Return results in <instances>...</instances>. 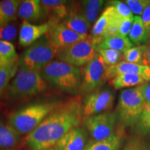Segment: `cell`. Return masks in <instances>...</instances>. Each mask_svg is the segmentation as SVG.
<instances>
[{"label":"cell","mask_w":150,"mask_h":150,"mask_svg":"<svg viewBox=\"0 0 150 150\" xmlns=\"http://www.w3.org/2000/svg\"><path fill=\"white\" fill-rule=\"evenodd\" d=\"M40 4L45 12V16L50 18L49 21L60 23L70 11L68 1L64 0H41Z\"/></svg>","instance_id":"obj_16"},{"label":"cell","mask_w":150,"mask_h":150,"mask_svg":"<svg viewBox=\"0 0 150 150\" xmlns=\"http://www.w3.org/2000/svg\"><path fill=\"white\" fill-rule=\"evenodd\" d=\"M115 95L108 87H100L86 94L83 100V119L110 111L113 106Z\"/></svg>","instance_id":"obj_9"},{"label":"cell","mask_w":150,"mask_h":150,"mask_svg":"<svg viewBox=\"0 0 150 150\" xmlns=\"http://www.w3.org/2000/svg\"><path fill=\"white\" fill-rule=\"evenodd\" d=\"M110 5L114 7L116 12L123 19L130 18L134 17L129 7L124 1H110Z\"/></svg>","instance_id":"obj_34"},{"label":"cell","mask_w":150,"mask_h":150,"mask_svg":"<svg viewBox=\"0 0 150 150\" xmlns=\"http://www.w3.org/2000/svg\"><path fill=\"white\" fill-rule=\"evenodd\" d=\"M145 108L141 86L123 90L118 99L117 115L123 127H134Z\"/></svg>","instance_id":"obj_5"},{"label":"cell","mask_w":150,"mask_h":150,"mask_svg":"<svg viewBox=\"0 0 150 150\" xmlns=\"http://www.w3.org/2000/svg\"><path fill=\"white\" fill-rule=\"evenodd\" d=\"M141 18L144 25H145V28L147 29L148 32H149L150 38V3L146 7L144 12L142 13Z\"/></svg>","instance_id":"obj_37"},{"label":"cell","mask_w":150,"mask_h":150,"mask_svg":"<svg viewBox=\"0 0 150 150\" xmlns=\"http://www.w3.org/2000/svg\"><path fill=\"white\" fill-rule=\"evenodd\" d=\"M117 120V112L108 111L86 118L83 125L93 140L99 141L114 134Z\"/></svg>","instance_id":"obj_11"},{"label":"cell","mask_w":150,"mask_h":150,"mask_svg":"<svg viewBox=\"0 0 150 150\" xmlns=\"http://www.w3.org/2000/svg\"><path fill=\"white\" fill-rule=\"evenodd\" d=\"M83 104L79 97L57 105L33 131L26 142L32 150L50 149L67 132L79 127L83 118Z\"/></svg>","instance_id":"obj_1"},{"label":"cell","mask_w":150,"mask_h":150,"mask_svg":"<svg viewBox=\"0 0 150 150\" xmlns=\"http://www.w3.org/2000/svg\"><path fill=\"white\" fill-rule=\"evenodd\" d=\"M20 135L10 125L0 120V150L16 146L20 140Z\"/></svg>","instance_id":"obj_23"},{"label":"cell","mask_w":150,"mask_h":150,"mask_svg":"<svg viewBox=\"0 0 150 150\" xmlns=\"http://www.w3.org/2000/svg\"><path fill=\"white\" fill-rule=\"evenodd\" d=\"M22 1L4 0L0 1V27L16 20L18 8Z\"/></svg>","instance_id":"obj_24"},{"label":"cell","mask_w":150,"mask_h":150,"mask_svg":"<svg viewBox=\"0 0 150 150\" xmlns=\"http://www.w3.org/2000/svg\"><path fill=\"white\" fill-rule=\"evenodd\" d=\"M122 18L118 15L113 6L106 7L94 24L89 35L95 46H98L107 35L118 34Z\"/></svg>","instance_id":"obj_10"},{"label":"cell","mask_w":150,"mask_h":150,"mask_svg":"<svg viewBox=\"0 0 150 150\" xmlns=\"http://www.w3.org/2000/svg\"><path fill=\"white\" fill-rule=\"evenodd\" d=\"M146 45L133 47L123 53L124 61L135 64L148 65L145 58Z\"/></svg>","instance_id":"obj_27"},{"label":"cell","mask_w":150,"mask_h":150,"mask_svg":"<svg viewBox=\"0 0 150 150\" xmlns=\"http://www.w3.org/2000/svg\"><path fill=\"white\" fill-rule=\"evenodd\" d=\"M18 16L24 21L37 22L45 16V12L39 0H25L19 6Z\"/></svg>","instance_id":"obj_17"},{"label":"cell","mask_w":150,"mask_h":150,"mask_svg":"<svg viewBox=\"0 0 150 150\" xmlns=\"http://www.w3.org/2000/svg\"><path fill=\"white\" fill-rule=\"evenodd\" d=\"M88 137L83 127H74L54 145L55 150H84L88 142Z\"/></svg>","instance_id":"obj_13"},{"label":"cell","mask_w":150,"mask_h":150,"mask_svg":"<svg viewBox=\"0 0 150 150\" xmlns=\"http://www.w3.org/2000/svg\"><path fill=\"white\" fill-rule=\"evenodd\" d=\"M59 50L45 35L23 52L19 59V67L24 70L40 72L51 63Z\"/></svg>","instance_id":"obj_4"},{"label":"cell","mask_w":150,"mask_h":150,"mask_svg":"<svg viewBox=\"0 0 150 150\" xmlns=\"http://www.w3.org/2000/svg\"><path fill=\"white\" fill-rule=\"evenodd\" d=\"M134 17L130 18L123 19L122 20L120 25L118 34L122 35L124 37H127V35H129L133 22H134Z\"/></svg>","instance_id":"obj_35"},{"label":"cell","mask_w":150,"mask_h":150,"mask_svg":"<svg viewBox=\"0 0 150 150\" xmlns=\"http://www.w3.org/2000/svg\"><path fill=\"white\" fill-rule=\"evenodd\" d=\"M17 33V24L14 22H9L0 27V40L11 42L16 38Z\"/></svg>","instance_id":"obj_32"},{"label":"cell","mask_w":150,"mask_h":150,"mask_svg":"<svg viewBox=\"0 0 150 150\" xmlns=\"http://www.w3.org/2000/svg\"><path fill=\"white\" fill-rule=\"evenodd\" d=\"M124 2L126 3L133 13L141 17L146 7L149 4L150 0H127Z\"/></svg>","instance_id":"obj_33"},{"label":"cell","mask_w":150,"mask_h":150,"mask_svg":"<svg viewBox=\"0 0 150 150\" xmlns=\"http://www.w3.org/2000/svg\"><path fill=\"white\" fill-rule=\"evenodd\" d=\"M104 1L102 0H86L80 3L79 12L90 24L97 21V16L102 9Z\"/></svg>","instance_id":"obj_25"},{"label":"cell","mask_w":150,"mask_h":150,"mask_svg":"<svg viewBox=\"0 0 150 150\" xmlns=\"http://www.w3.org/2000/svg\"><path fill=\"white\" fill-rule=\"evenodd\" d=\"M123 150H150V138L136 135L129 138Z\"/></svg>","instance_id":"obj_29"},{"label":"cell","mask_w":150,"mask_h":150,"mask_svg":"<svg viewBox=\"0 0 150 150\" xmlns=\"http://www.w3.org/2000/svg\"><path fill=\"white\" fill-rule=\"evenodd\" d=\"M47 87L46 81L40 72L19 68L8 88V94L13 97H27L38 95Z\"/></svg>","instance_id":"obj_6"},{"label":"cell","mask_w":150,"mask_h":150,"mask_svg":"<svg viewBox=\"0 0 150 150\" xmlns=\"http://www.w3.org/2000/svg\"><path fill=\"white\" fill-rule=\"evenodd\" d=\"M10 150H17V149H10Z\"/></svg>","instance_id":"obj_41"},{"label":"cell","mask_w":150,"mask_h":150,"mask_svg":"<svg viewBox=\"0 0 150 150\" xmlns=\"http://www.w3.org/2000/svg\"><path fill=\"white\" fill-rule=\"evenodd\" d=\"M40 72L45 80L58 88L70 94L79 93V67L60 61H54L49 63Z\"/></svg>","instance_id":"obj_2"},{"label":"cell","mask_w":150,"mask_h":150,"mask_svg":"<svg viewBox=\"0 0 150 150\" xmlns=\"http://www.w3.org/2000/svg\"><path fill=\"white\" fill-rule=\"evenodd\" d=\"M45 150H55V149H52V148H50V149H45Z\"/></svg>","instance_id":"obj_40"},{"label":"cell","mask_w":150,"mask_h":150,"mask_svg":"<svg viewBox=\"0 0 150 150\" xmlns=\"http://www.w3.org/2000/svg\"><path fill=\"white\" fill-rule=\"evenodd\" d=\"M141 90L142 96L144 98L145 108H146L150 105V81L141 85Z\"/></svg>","instance_id":"obj_36"},{"label":"cell","mask_w":150,"mask_h":150,"mask_svg":"<svg viewBox=\"0 0 150 150\" xmlns=\"http://www.w3.org/2000/svg\"><path fill=\"white\" fill-rule=\"evenodd\" d=\"M61 23L75 33L83 35H88L87 33L91 26L85 17L78 10L70 11Z\"/></svg>","instance_id":"obj_18"},{"label":"cell","mask_w":150,"mask_h":150,"mask_svg":"<svg viewBox=\"0 0 150 150\" xmlns=\"http://www.w3.org/2000/svg\"><path fill=\"white\" fill-rule=\"evenodd\" d=\"M18 61L0 67V96L8 88L9 83L18 72Z\"/></svg>","instance_id":"obj_26"},{"label":"cell","mask_w":150,"mask_h":150,"mask_svg":"<svg viewBox=\"0 0 150 150\" xmlns=\"http://www.w3.org/2000/svg\"><path fill=\"white\" fill-rule=\"evenodd\" d=\"M148 82L142 76L136 74H121L109 81V85L115 90L134 88Z\"/></svg>","instance_id":"obj_22"},{"label":"cell","mask_w":150,"mask_h":150,"mask_svg":"<svg viewBox=\"0 0 150 150\" xmlns=\"http://www.w3.org/2000/svg\"><path fill=\"white\" fill-rule=\"evenodd\" d=\"M128 36L133 45L137 46L142 45L144 43L148 42L150 38L149 34L142 22L141 17L134 16V22Z\"/></svg>","instance_id":"obj_21"},{"label":"cell","mask_w":150,"mask_h":150,"mask_svg":"<svg viewBox=\"0 0 150 150\" xmlns=\"http://www.w3.org/2000/svg\"><path fill=\"white\" fill-rule=\"evenodd\" d=\"M133 47L134 45L129 40V37L115 34L105 37L102 42L96 47V49H109L124 53Z\"/></svg>","instance_id":"obj_19"},{"label":"cell","mask_w":150,"mask_h":150,"mask_svg":"<svg viewBox=\"0 0 150 150\" xmlns=\"http://www.w3.org/2000/svg\"><path fill=\"white\" fill-rule=\"evenodd\" d=\"M133 130L136 135L150 138V105L144 108Z\"/></svg>","instance_id":"obj_28"},{"label":"cell","mask_w":150,"mask_h":150,"mask_svg":"<svg viewBox=\"0 0 150 150\" xmlns=\"http://www.w3.org/2000/svg\"><path fill=\"white\" fill-rule=\"evenodd\" d=\"M10 63V62H8L7 61H6L4 59H3L2 57H1V56H0V67L3 66V65H6L7 63Z\"/></svg>","instance_id":"obj_39"},{"label":"cell","mask_w":150,"mask_h":150,"mask_svg":"<svg viewBox=\"0 0 150 150\" xmlns=\"http://www.w3.org/2000/svg\"><path fill=\"white\" fill-rule=\"evenodd\" d=\"M145 58L147 61V65L150 66V40L146 44V52H145Z\"/></svg>","instance_id":"obj_38"},{"label":"cell","mask_w":150,"mask_h":150,"mask_svg":"<svg viewBox=\"0 0 150 150\" xmlns=\"http://www.w3.org/2000/svg\"><path fill=\"white\" fill-rule=\"evenodd\" d=\"M0 56L10 63L19 61L13 44L7 41L0 40Z\"/></svg>","instance_id":"obj_31"},{"label":"cell","mask_w":150,"mask_h":150,"mask_svg":"<svg viewBox=\"0 0 150 150\" xmlns=\"http://www.w3.org/2000/svg\"><path fill=\"white\" fill-rule=\"evenodd\" d=\"M106 69L107 66L102 58L97 53L95 58L81 70L79 93L86 95L102 87L107 81Z\"/></svg>","instance_id":"obj_7"},{"label":"cell","mask_w":150,"mask_h":150,"mask_svg":"<svg viewBox=\"0 0 150 150\" xmlns=\"http://www.w3.org/2000/svg\"><path fill=\"white\" fill-rule=\"evenodd\" d=\"M123 140L122 132H114L109 138L103 140H90L84 150H119Z\"/></svg>","instance_id":"obj_20"},{"label":"cell","mask_w":150,"mask_h":150,"mask_svg":"<svg viewBox=\"0 0 150 150\" xmlns=\"http://www.w3.org/2000/svg\"><path fill=\"white\" fill-rule=\"evenodd\" d=\"M50 27V22L41 24H33L23 21L19 32L18 40L22 47H29L46 35Z\"/></svg>","instance_id":"obj_14"},{"label":"cell","mask_w":150,"mask_h":150,"mask_svg":"<svg viewBox=\"0 0 150 150\" xmlns=\"http://www.w3.org/2000/svg\"><path fill=\"white\" fill-rule=\"evenodd\" d=\"M57 104L52 102L35 103L27 105L11 112L9 125L20 134H30L52 112Z\"/></svg>","instance_id":"obj_3"},{"label":"cell","mask_w":150,"mask_h":150,"mask_svg":"<svg viewBox=\"0 0 150 150\" xmlns=\"http://www.w3.org/2000/svg\"><path fill=\"white\" fill-rule=\"evenodd\" d=\"M121 74L140 75L147 81H150V66L122 61L116 65L107 67L106 74L107 81H110Z\"/></svg>","instance_id":"obj_15"},{"label":"cell","mask_w":150,"mask_h":150,"mask_svg":"<svg viewBox=\"0 0 150 150\" xmlns=\"http://www.w3.org/2000/svg\"><path fill=\"white\" fill-rule=\"evenodd\" d=\"M50 27L46 35L50 42L56 48L61 50L69 47L79 41L86 40L88 35H83L75 33L65 27L63 24L49 21Z\"/></svg>","instance_id":"obj_12"},{"label":"cell","mask_w":150,"mask_h":150,"mask_svg":"<svg viewBox=\"0 0 150 150\" xmlns=\"http://www.w3.org/2000/svg\"><path fill=\"white\" fill-rule=\"evenodd\" d=\"M96 54V46L88 35L86 40L59 50L56 57L60 61L79 67L91 61Z\"/></svg>","instance_id":"obj_8"},{"label":"cell","mask_w":150,"mask_h":150,"mask_svg":"<svg viewBox=\"0 0 150 150\" xmlns=\"http://www.w3.org/2000/svg\"><path fill=\"white\" fill-rule=\"evenodd\" d=\"M96 51L107 67L117 64L123 59V54L120 52L109 49H96Z\"/></svg>","instance_id":"obj_30"}]
</instances>
